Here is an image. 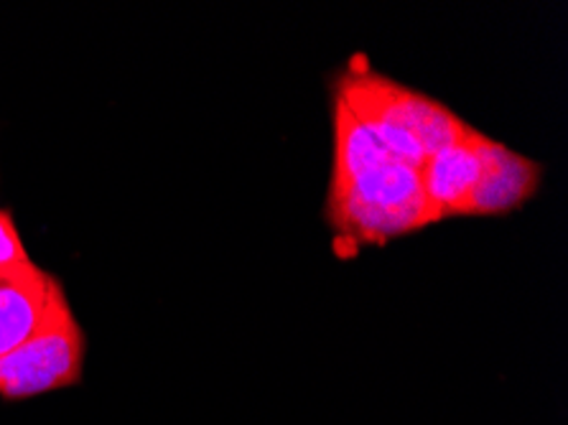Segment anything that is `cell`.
<instances>
[{
  "instance_id": "6da1fadb",
  "label": "cell",
  "mask_w": 568,
  "mask_h": 425,
  "mask_svg": "<svg viewBox=\"0 0 568 425\" xmlns=\"http://www.w3.org/2000/svg\"><path fill=\"white\" fill-rule=\"evenodd\" d=\"M337 100L381 138L387 151L416 171L469 130L442 102L385 80L367 67H349V72H344Z\"/></svg>"
},
{
  "instance_id": "7a4b0ae2",
  "label": "cell",
  "mask_w": 568,
  "mask_h": 425,
  "mask_svg": "<svg viewBox=\"0 0 568 425\" xmlns=\"http://www.w3.org/2000/svg\"><path fill=\"white\" fill-rule=\"evenodd\" d=\"M329 222L352 242H387L438 222L420 171L387 159L347 179H332Z\"/></svg>"
},
{
  "instance_id": "3957f363",
  "label": "cell",
  "mask_w": 568,
  "mask_h": 425,
  "mask_svg": "<svg viewBox=\"0 0 568 425\" xmlns=\"http://www.w3.org/2000/svg\"><path fill=\"white\" fill-rule=\"evenodd\" d=\"M88 336L69 301L29 342L0 357V401L26 403L82 385Z\"/></svg>"
},
{
  "instance_id": "277c9868",
  "label": "cell",
  "mask_w": 568,
  "mask_h": 425,
  "mask_svg": "<svg viewBox=\"0 0 568 425\" xmlns=\"http://www.w3.org/2000/svg\"><path fill=\"white\" fill-rule=\"evenodd\" d=\"M67 301L62 281L33 260L0 277V357L29 342Z\"/></svg>"
},
{
  "instance_id": "5b68a950",
  "label": "cell",
  "mask_w": 568,
  "mask_h": 425,
  "mask_svg": "<svg viewBox=\"0 0 568 425\" xmlns=\"http://www.w3.org/2000/svg\"><path fill=\"white\" fill-rule=\"evenodd\" d=\"M479 161L481 173L469 202V214L515 212L536 194L540 184V166L536 161L510 151L485 133H479Z\"/></svg>"
},
{
  "instance_id": "8992f818",
  "label": "cell",
  "mask_w": 568,
  "mask_h": 425,
  "mask_svg": "<svg viewBox=\"0 0 568 425\" xmlns=\"http://www.w3.org/2000/svg\"><path fill=\"white\" fill-rule=\"evenodd\" d=\"M479 130L469 128L459 141L446 145L420 169V184L438 220L469 214V202L479 184Z\"/></svg>"
},
{
  "instance_id": "52a82bcc",
  "label": "cell",
  "mask_w": 568,
  "mask_h": 425,
  "mask_svg": "<svg viewBox=\"0 0 568 425\" xmlns=\"http://www.w3.org/2000/svg\"><path fill=\"white\" fill-rule=\"evenodd\" d=\"M26 263H31V257L21 240L19 224H16L11 210L0 206V271H11V267Z\"/></svg>"
},
{
  "instance_id": "ba28073f",
  "label": "cell",
  "mask_w": 568,
  "mask_h": 425,
  "mask_svg": "<svg viewBox=\"0 0 568 425\" xmlns=\"http://www.w3.org/2000/svg\"><path fill=\"white\" fill-rule=\"evenodd\" d=\"M11 271H13V267H11ZM11 271H0V277H6L8 273H11Z\"/></svg>"
}]
</instances>
